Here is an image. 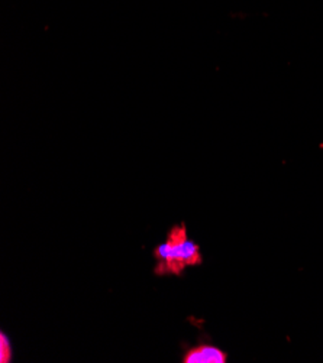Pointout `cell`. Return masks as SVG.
<instances>
[{
	"mask_svg": "<svg viewBox=\"0 0 323 363\" xmlns=\"http://www.w3.org/2000/svg\"><path fill=\"white\" fill-rule=\"evenodd\" d=\"M228 354L224 350L206 343L190 347L183 354L185 363H225Z\"/></svg>",
	"mask_w": 323,
	"mask_h": 363,
	"instance_id": "7a4b0ae2",
	"label": "cell"
},
{
	"mask_svg": "<svg viewBox=\"0 0 323 363\" xmlns=\"http://www.w3.org/2000/svg\"><path fill=\"white\" fill-rule=\"evenodd\" d=\"M154 272L158 277H178L189 267H197L203 262L200 247L189 238L185 223L170 229L167 239L154 249Z\"/></svg>",
	"mask_w": 323,
	"mask_h": 363,
	"instance_id": "6da1fadb",
	"label": "cell"
},
{
	"mask_svg": "<svg viewBox=\"0 0 323 363\" xmlns=\"http://www.w3.org/2000/svg\"><path fill=\"white\" fill-rule=\"evenodd\" d=\"M11 360H12L11 342L5 333H0V362L8 363Z\"/></svg>",
	"mask_w": 323,
	"mask_h": 363,
	"instance_id": "3957f363",
	"label": "cell"
}]
</instances>
